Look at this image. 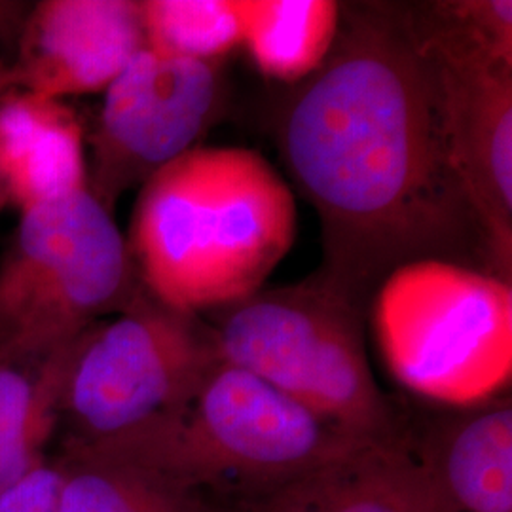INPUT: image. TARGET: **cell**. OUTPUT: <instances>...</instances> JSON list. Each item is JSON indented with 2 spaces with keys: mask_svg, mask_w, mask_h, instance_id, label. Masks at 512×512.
<instances>
[{
  "mask_svg": "<svg viewBox=\"0 0 512 512\" xmlns=\"http://www.w3.org/2000/svg\"><path fill=\"white\" fill-rule=\"evenodd\" d=\"M219 363L211 323L143 289L69 351L59 404L67 442L92 446L139 431L183 406Z\"/></svg>",
  "mask_w": 512,
  "mask_h": 512,
  "instance_id": "cell-7",
  "label": "cell"
},
{
  "mask_svg": "<svg viewBox=\"0 0 512 512\" xmlns=\"http://www.w3.org/2000/svg\"><path fill=\"white\" fill-rule=\"evenodd\" d=\"M220 103L217 63L143 48L105 90L90 137V192L112 211L124 192L196 148Z\"/></svg>",
  "mask_w": 512,
  "mask_h": 512,
  "instance_id": "cell-8",
  "label": "cell"
},
{
  "mask_svg": "<svg viewBox=\"0 0 512 512\" xmlns=\"http://www.w3.org/2000/svg\"><path fill=\"white\" fill-rule=\"evenodd\" d=\"M4 207H6V203H4V200H2V198H0V211H2V209H4Z\"/></svg>",
  "mask_w": 512,
  "mask_h": 512,
  "instance_id": "cell-20",
  "label": "cell"
},
{
  "mask_svg": "<svg viewBox=\"0 0 512 512\" xmlns=\"http://www.w3.org/2000/svg\"><path fill=\"white\" fill-rule=\"evenodd\" d=\"M14 93H16V88H14V78H12V67L4 65V63L0 61V103H2L6 97L14 95Z\"/></svg>",
  "mask_w": 512,
  "mask_h": 512,
  "instance_id": "cell-19",
  "label": "cell"
},
{
  "mask_svg": "<svg viewBox=\"0 0 512 512\" xmlns=\"http://www.w3.org/2000/svg\"><path fill=\"white\" fill-rule=\"evenodd\" d=\"M59 490V463L44 459L0 494V512H59Z\"/></svg>",
  "mask_w": 512,
  "mask_h": 512,
  "instance_id": "cell-18",
  "label": "cell"
},
{
  "mask_svg": "<svg viewBox=\"0 0 512 512\" xmlns=\"http://www.w3.org/2000/svg\"><path fill=\"white\" fill-rule=\"evenodd\" d=\"M59 512H215L177 482L78 444H65Z\"/></svg>",
  "mask_w": 512,
  "mask_h": 512,
  "instance_id": "cell-16",
  "label": "cell"
},
{
  "mask_svg": "<svg viewBox=\"0 0 512 512\" xmlns=\"http://www.w3.org/2000/svg\"><path fill=\"white\" fill-rule=\"evenodd\" d=\"M368 444L378 442L355 437L220 361L171 414L86 448L147 467L215 512H260L296 480Z\"/></svg>",
  "mask_w": 512,
  "mask_h": 512,
  "instance_id": "cell-3",
  "label": "cell"
},
{
  "mask_svg": "<svg viewBox=\"0 0 512 512\" xmlns=\"http://www.w3.org/2000/svg\"><path fill=\"white\" fill-rule=\"evenodd\" d=\"M260 512H425V501L403 433L296 480Z\"/></svg>",
  "mask_w": 512,
  "mask_h": 512,
  "instance_id": "cell-13",
  "label": "cell"
},
{
  "mask_svg": "<svg viewBox=\"0 0 512 512\" xmlns=\"http://www.w3.org/2000/svg\"><path fill=\"white\" fill-rule=\"evenodd\" d=\"M143 291L128 239L90 188L21 211L0 266V359H44Z\"/></svg>",
  "mask_w": 512,
  "mask_h": 512,
  "instance_id": "cell-6",
  "label": "cell"
},
{
  "mask_svg": "<svg viewBox=\"0 0 512 512\" xmlns=\"http://www.w3.org/2000/svg\"><path fill=\"white\" fill-rule=\"evenodd\" d=\"M88 188L84 129L61 101L14 93L0 103V198L19 211Z\"/></svg>",
  "mask_w": 512,
  "mask_h": 512,
  "instance_id": "cell-12",
  "label": "cell"
},
{
  "mask_svg": "<svg viewBox=\"0 0 512 512\" xmlns=\"http://www.w3.org/2000/svg\"><path fill=\"white\" fill-rule=\"evenodd\" d=\"M281 150L319 217L317 272L365 308L416 260L511 281L459 177L439 61L403 4H342L332 52L283 118Z\"/></svg>",
  "mask_w": 512,
  "mask_h": 512,
  "instance_id": "cell-1",
  "label": "cell"
},
{
  "mask_svg": "<svg viewBox=\"0 0 512 512\" xmlns=\"http://www.w3.org/2000/svg\"><path fill=\"white\" fill-rule=\"evenodd\" d=\"M296 226L293 188L260 152L196 147L139 188L128 249L150 296L202 315L264 289Z\"/></svg>",
  "mask_w": 512,
  "mask_h": 512,
  "instance_id": "cell-2",
  "label": "cell"
},
{
  "mask_svg": "<svg viewBox=\"0 0 512 512\" xmlns=\"http://www.w3.org/2000/svg\"><path fill=\"white\" fill-rule=\"evenodd\" d=\"M425 512H512L511 399L444 414L420 437L406 427Z\"/></svg>",
  "mask_w": 512,
  "mask_h": 512,
  "instance_id": "cell-11",
  "label": "cell"
},
{
  "mask_svg": "<svg viewBox=\"0 0 512 512\" xmlns=\"http://www.w3.org/2000/svg\"><path fill=\"white\" fill-rule=\"evenodd\" d=\"M143 48L147 37L141 2H38L19 35L14 88L54 101L105 92Z\"/></svg>",
  "mask_w": 512,
  "mask_h": 512,
  "instance_id": "cell-10",
  "label": "cell"
},
{
  "mask_svg": "<svg viewBox=\"0 0 512 512\" xmlns=\"http://www.w3.org/2000/svg\"><path fill=\"white\" fill-rule=\"evenodd\" d=\"M71 348L44 359H0V494L46 459L44 450L61 423Z\"/></svg>",
  "mask_w": 512,
  "mask_h": 512,
  "instance_id": "cell-15",
  "label": "cell"
},
{
  "mask_svg": "<svg viewBox=\"0 0 512 512\" xmlns=\"http://www.w3.org/2000/svg\"><path fill=\"white\" fill-rule=\"evenodd\" d=\"M408 21L439 61L459 177L512 281V63L442 46Z\"/></svg>",
  "mask_w": 512,
  "mask_h": 512,
  "instance_id": "cell-9",
  "label": "cell"
},
{
  "mask_svg": "<svg viewBox=\"0 0 512 512\" xmlns=\"http://www.w3.org/2000/svg\"><path fill=\"white\" fill-rule=\"evenodd\" d=\"M147 48L217 63L241 44L238 0L141 2Z\"/></svg>",
  "mask_w": 512,
  "mask_h": 512,
  "instance_id": "cell-17",
  "label": "cell"
},
{
  "mask_svg": "<svg viewBox=\"0 0 512 512\" xmlns=\"http://www.w3.org/2000/svg\"><path fill=\"white\" fill-rule=\"evenodd\" d=\"M219 311V359L264 380L370 442H393L406 421L376 382L366 353L368 308L319 272Z\"/></svg>",
  "mask_w": 512,
  "mask_h": 512,
  "instance_id": "cell-4",
  "label": "cell"
},
{
  "mask_svg": "<svg viewBox=\"0 0 512 512\" xmlns=\"http://www.w3.org/2000/svg\"><path fill=\"white\" fill-rule=\"evenodd\" d=\"M368 311L389 372L423 399L471 408L511 385V281L416 260L385 275Z\"/></svg>",
  "mask_w": 512,
  "mask_h": 512,
  "instance_id": "cell-5",
  "label": "cell"
},
{
  "mask_svg": "<svg viewBox=\"0 0 512 512\" xmlns=\"http://www.w3.org/2000/svg\"><path fill=\"white\" fill-rule=\"evenodd\" d=\"M241 44L256 71L302 82L327 61L342 25L334 0H238Z\"/></svg>",
  "mask_w": 512,
  "mask_h": 512,
  "instance_id": "cell-14",
  "label": "cell"
}]
</instances>
